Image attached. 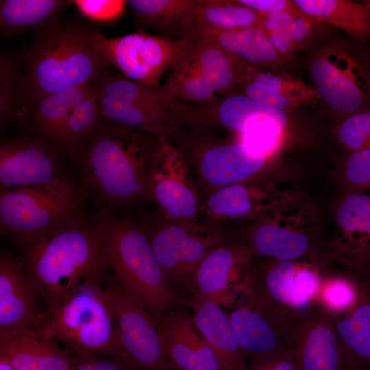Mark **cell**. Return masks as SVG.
Instances as JSON below:
<instances>
[{
	"mask_svg": "<svg viewBox=\"0 0 370 370\" xmlns=\"http://www.w3.org/2000/svg\"><path fill=\"white\" fill-rule=\"evenodd\" d=\"M162 143L155 134L99 121L80 162L86 183L106 210L149 199V177Z\"/></svg>",
	"mask_w": 370,
	"mask_h": 370,
	"instance_id": "obj_1",
	"label": "cell"
},
{
	"mask_svg": "<svg viewBox=\"0 0 370 370\" xmlns=\"http://www.w3.org/2000/svg\"><path fill=\"white\" fill-rule=\"evenodd\" d=\"M25 249L27 278L45 302L47 311L83 286L105 279L110 268L96 221L82 214Z\"/></svg>",
	"mask_w": 370,
	"mask_h": 370,
	"instance_id": "obj_2",
	"label": "cell"
},
{
	"mask_svg": "<svg viewBox=\"0 0 370 370\" xmlns=\"http://www.w3.org/2000/svg\"><path fill=\"white\" fill-rule=\"evenodd\" d=\"M95 30L84 25L63 23L60 19L35 30V40L22 58L20 107L89 84L109 72L110 65L94 45Z\"/></svg>",
	"mask_w": 370,
	"mask_h": 370,
	"instance_id": "obj_3",
	"label": "cell"
},
{
	"mask_svg": "<svg viewBox=\"0 0 370 370\" xmlns=\"http://www.w3.org/2000/svg\"><path fill=\"white\" fill-rule=\"evenodd\" d=\"M95 221L115 278L159 323L174 296L147 230L106 209Z\"/></svg>",
	"mask_w": 370,
	"mask_h": 370,
	"instance_id": "obj_4",
	"label": "cell"
},
{
	"mask_svg": "<svg viewBox=\"0 0 370 370\" xmlns=\"http://www.w3.org/2000/svg\"><path fill=\"white\" fill-rule=\"evenodd\" d=\"M103 280L83 286L54 309L43 312L42 323L31 334L49 342H63L78 357L117 358L114 309Z\"/></svg>",
	"mask_w": 370,
	"mask_h": 370,
	"instance_id": "obj_5",
	"label": "cell"
},
{
	"mask_svg": "<svg viewBox=\"0 0 370 370\" xmlns=\"http://www.w3.org/2000/svg\"><path fill=\"white\" fill-rule=\"evenodd\" d=\"M168 71L161 89L175 101L193 105L219 100L257 71L221 47L200 40H191Z\"/></svg>",
	"mask_w": 370,
	"mask_h": 370,
	"instance_id": "obj_6",
	"label": "cell"
},
{
	"mask_svg": "<svg viewBox=\"0 0 370 370\" xmlns=\"http://www.w3.org/2000/svg\"><path fill=\"white\" fill-rule=\"evenodd\" d=\"M180 123L198 127L218 126L239 134V141L257 156L266 158L279 143L286 116L243 95H228L206 104L175 101Z\"/></svg>",
	"mask_w": 370,
	"mask_h": 370,
	"instance_id": "obj_7",
	"label": "cell"
},
{
	"mask_svg": "<svg viewBox=\"0 0 370 370\" xmlns=\"http://www.w3.org/2000/svg\"><path fill=\"white\" fill-rule=\"evenodd\" d=\"M83 197L71 182L53 188L3 190L0 197L2 232L26 248L61 224L81 214Z\"/></svg>",
	"mask_w": 370,
	"mask_h": 370,
	"instance_id": "obj_8",
	"label": "cell"
},
{
	"mask_svg": "<svg viewBox=\"0 0 370 370\" xmlns=\"http://www.w3.org/2000/svg\"><path fill=\"white\" fill-rule=\"evenodd\" d=\"M95 83L99 121L127 125L169 140L178 130L175 102L160 87H147L110 72Z\"/></svg>",
	"mask_w": 370,
	"mask_h": 370,
	"instance_id": "obj_9",
	"label": "cell"
},
{
	"mask_svg": "<svg viewBox=\"0 0 370 370\" xmlns=\"http://www.w3.org/2000/svg\"><path fill=\"white\" fill-rule=\"evenodd\" d=\"M116 327L117 359L132 370H173L159 323L114 278L106 285Z\"/></svg>",
	"mask_w": 370,
	"mask_h": 370,
	"instance_id": "obj_10",
	"label": "cell"
},
{
	"mask_svg": "<svg viewBox=\"0 0 370 370\" xmlns=\"http://www.w3.org/2000/svg\"><path fill=\"white\" fill-rule=\"evenodd\" d=\"M191 42L138 32L109 38L95 29L93 43L110 65L123 76L141 85L158 88L162 75Z\"/></svg>",
	"mask_w": 370,
	"mask_h": 370,
	"instance_id": "obj_11",
	"label": "cell"
},
{
	"mask_svg": "<svg viewBox=\"0 0 370 370\" xmlns=\"http://www.w3.org/2000/svg\"><path fill=\"white\" fill-rule=\"evenodd\" d=\"M149 197L165 219L182 225L202 223L197 188L184 154L171 142L162 143L151 171Z\"/></svg>",
	"mask_w": 370,
	"mask_h": 370,
	"instance_id": "obj_12",
	"label": "cell"
},
{
	"mask_svg": "<svg viewBox=\"0 0 370 370\" xmlns=\"http://www.w3.org/2000/svg\"><path fill=\"white\" fill-rule=\"evenodd\" d=\"M147 232L168 282L190 280L206 255L225 241L223 229L204 223L182 225L165 220Z\"/></svg>",
	"mask_w": 370,
	"mask_h": 370,
	"instance_id": "obj_13",
	"label": "cell"
},
{
	"mask_svg": "<svg viewBox=\"0 0 370 370\" xmlns=\"http://www.w3.org/2000/svg\"><path fill=\"white\" fill-rule=\"evenodd\" d=\"M62 153L33 136L22 135L0 145V183L4 189L53 188L70 182L61 173Z\"/></svg>",
	"mask_w": 370,
	"mask_h": 370,
	"instance_id": "obj_14",
	"label": "cell"
},
{
	"mask_svg": "<svg viewBox=\"0 0 370 370\" xmlns=\"http://www.w3.org/2000/svg\"><path fill=\"white\" fill-rule=\"evenodd\" d=\"M291 334L299 370H346L332 315L317 302L294 315Z\"/></svg>",
	"mask_w": 370,
	"mask_h": 370,
	"instance_id": "obj_15",
	"label": "cell"
},
{
	"mask_svg": "<svg viewBox=\"0 0 370 370\" xmlns=\"http://www.w3.org/2000/svg\"><path fill=\"white\" fill-rule=\"evenodd\" d=\"M311 75L319 96L332 109L356 113L367 101L368 79L349 54L334 51L314 61Z\"/></svg>",
	"mask_w": 370,
	"mask_h": 370,
	"instance_id": "obj_16",
	"label": "cell"
},
{
	"mask_svg": "<svg viewBox=\"0 0 370 370\" xmlns=\"http://www.w3.org/2000/svg\"><path fill=\"white\" fill-rule=\"evenodd\" d=\"M274 193L263 178L248 180L216 190L200 206L204 224L223 229L225 224L263 219L274 205Z\"/></svg>",
	"mask_w": 370,
	"mask_h": 370,
	"instance_id": "obj_17",
	"label": "cell"
},
{
	"mask_svg": "<svg viewBox=\"0 0 370 370\" xmlns=\"http://www.w3.org/2000/svg\"><path fill=\"white\" fill-rule=\"evenodd\" d=\"M35 290L19 261L0 258V340L31 333L40 328L43 312L36 306Z\"/></svg>",
	"mask_w": 370,
	"mask_h": 370,
	"instance_id": "obj_18",
	"label": "cell"
},
{
	"mask_svg": "<svg viewBox=\"0 0 370 370\" xmlns=\"http://www.w3.org/2000/svg\"><path fill=\"white\" fill-rule=\"evenodd\" d=\"M297 268L291 260H276L258 270L249 264L241 282L247 303L283 320L299 313L295 303Z\"/></svg>",
	"mask_w": 370,
	"mask_h": 370,
	"instance_id": "obj_19",
	"label": "cell"
},
{
	"mask_svg": "<svg viewBox=\"0 0 370 370\" xmlns=\"http://www.w3.org/2000/svg\"><path fill=\"white\" fill-rule=\"evenodd\" d=\"M266 160L251 152L241 142L217 143L200 150L197 156L196 169L210 194L256 175L264 166Z\"/></svg>",
	"mask_w": 370,
	"mask_h": 370,
	"instance_id": "obj_20",
	"label": "cell"
},
{
	"mask_svg": "<svg viewBox=\"0 0 370 370\" xmlns=\"http://www.w3.org/2000/svg\"><path fill=\"white\" fill-rule=\"evenodd\" d=\"M165 351L177 370H219L214 354L182 310L167 312L159 322Z\"/></svg>",
	"mask_w": 370,
	"mask_h": 370,
	"instance_id": "obj_21",
	"label": "cell"
},
{
	"mask_svg": "<svg viewBox=\"0 0 370 370\" xmlns=\"http://www.w3.org/2000/svg\"><path fill=\"white\" fill-rule=\"evenodd\" d=\"M228 317L245 352L256 356L291 351V319L274 317L248 303L238 305Z\"/></svg>",
	"mask_w": 370,
	"mask_h": 370,
	"instance_id": "obj_22",
	"label": "cell"
},
{
	"mask_svg": "<svg viewBox=\"0 0 370 370\" xmlns=\"http://www.w3.org/2000/svg\"><path fill=\"white\" fill-rule=\"evenodd\" d=\"M193 319L203 338L212 349L219 370H247L245 351L227 315L219 304L195 295L189 301Z\"/></svg>",
	"mask_w": 370,
	"mask_h": 370,
	"instance_id": "obj_23",
	"label": "cell"
},
{
	"mask_svg": "<svg viewBox=\"0 0 370 370\" xmlns=\"http://www.w3.org/2000/svg\"><path fill=\"white\" fill-rule=\"evenodd\" d=\"M251 252L245 247L225 241L214 248L190 279L195 295L219 303L231 283L245 275L250 263Z\"/></svg>",
	"mask_w": 370,
	"mask_h": 370,
	"instance_id": "obj_24",
	"label": "cell"
},
{
	"mask_svg": "<svg viewBox=\"0 0 370 370\" xmlns=\"http://www.w3.org/2000/svg\"><path fill=\"white\" fill-rule=\"evenodd\" d=\"M346 370H370V282L348 310L332 314Z\"/></svg>",
	"mask_w": 370,
	"mask_h": 370,
	"instance_id": "obj_25",
	"label": "cell"
},
{
	"mask_svg": "<svg viewBox=\"0 0 370 370\" xmlns=\"http://www.w3.org/2000/svg\"><path fill=\"white\" fill-rule=\"evenodd\" d=\"M55 92L22 105L15 118L23 127H30L33 136L55 146L66 119L88 93L91 84Z\"/></svg>",
	"mask_w": 370,
	"mask_h": 370,
	"instance_id": "obj_26",
	"label": "cell"
},
{
	"mask_svg": "<svg viewBox=\"0 0 370 370\" xmlns=\"http://www.w3.org/2000/svg\"><path fill=\"white\" fill-rule=\"evenodd\" d=\"M187 38L217 45L256 71L257 66L273 64L280 58L266 33L258 27L232 30L195 27Z\"/></svg>",
	"mask_w": 370,
	"mask_h": 370,
	"instance_id": "obj_27",
	"label": "cell"
},
{
	"mask_svg": "<svg viewBox=\"0 0 370 370\" xmlns=\"http://www.w3.org/2000/svg\"><path fill=\"white\" fill-rule=\"evenodd\" d=\"M243 83L246 97L282 112L319 97L316 89L302 80L269 71H255Z\"/></svg>",
	"mask_w": 370,
	"mask_h": 370,
	"instance_id": "obj_28",
	"label": "cell"
},
{
	"mask_svg": "<svg viewBox=\"0 0 370 370\" xmlns=\"http://www.w3.org/2000/svg\"><path fill=\"white\" fill-rule=\"evenodd\" d=\"M0 356L16 370H76L77 358L31 333L0 340Z\"/></svg>",
	"mask_w": 370,
	"mask_h": 370,
	"instance_id": "obj_29",
	"label": "cell"
},
{
	"mask_svg": "<svg viewBox=\"0 0 370 370\" xmlns=\"http://www.w3.org/2000/svg\"><path fill=\"white\" fill-rule=\"evenodd\" d=\"M136 22L175 39L186 38L197 0L127 1Z\"/></svg>",
	"mask_w": 370,
	"mask_h": 370,
	"instance_id": "obj_30",
	"label": "cell"
},
{
	"mask_svg": "<svg viewBox=\"0 0 370 370\" xmlns=\"http://www.w3.org/2000/svg\"><path fill=\"white\" fill-rule=\"evenodd\" d=\"M72 4L65 0L0 1L1 39L16 36L27 29H40L60 19L61 12Z\"/></svg>",
	"mask_w": 370,
	"mask_h": 370,
	"instance_id": "obj_31",
	"label": "cell"
},
{
	"mask_svg": "<svg viewBox=\"0 0 370 370\" xmlns=\"http://www.w3.org/2000/svg\"><path fill=\"white\" fill-rule=\"evenodd\" d=\"M310 18L340 27L351 36H370V13L365 5L347 0H294Z\"/></svg>",
	"mask_w": 370,
	"mask_h": 370,
	"instance_id": "obj_32",
	"label": "cell"
},
{
	"mask_svg": "<svg viewBox=\"0 0 370 370\" xmlns=\"http://www.w3.org/2000/svg\"><path fill=\"white\" fill-rule=\"evenodd\" d=\"M98 122V97L94 82L61 128L55 147L71 159L80 161Z\"/></svg>",
	"mask_w": 370,
	"mask_h": 370,
	"instance_id": "obj_33",
	"label": "cell"
},
{
	"mask_svg": "<svg viewBox=\"0 0 370 370\" xmlns=\"http://www.w3.org/2000/svg\"><path fill=\"white\" fill-rule=\"evenodd\" d=\"M252 249L260 255L278 260H291L306 255L310 243L306 235L283 227L268 219L253 232Z\"/></svg>",
	"mask_w": 370,
	"mask_h": 370,
	"instance_id": "obj_34",
	"label": "cell"
},
{
	"mask_svg": "<svg viewBox=\"0 0 370 370\" xmlns=\"http://www.w3.org/2000/svg\"><path fill=\"white\" fill-rule=\"evenodd\" d=\"M258 21L259 13L237 1L197 0L188 34L195 27L232 30L257 27Z\"/></svg>",
	"mask_w": 370,
	"mask_h": 370,
	"instance_id": "obj_35",
	"label": "cell"
},
{
	"mask_svg": "<svg viewBox=\"0 0 370 370\" xmlns=\"http://www.w3.org/2000/svg\"><path fill=\"white\" fill-rule=\"evenodd\" d=\"M337 221L347 250L370 254V195L352 192L341 201Z\"/></svg>",
	"mask_w": 370,
	"mask_h": 370,
	"instance_id": "obj_36",
	"label": "cell"
},
{
	"mask_svg": "<svg viewBox=\"0 0 370 370\" xmlns=\"http://www.w3.org/2000/svg\"><path fill=\"white\" fill-rule=\"evenodd\" d=\"M23 98L22 69L10 54L1 53L0 57V121L4 125L19 108Z\"/></svg>",
	"mask_w": 370,
	"mask_h": 370,
	"instance_id": "obj_37",
	"label": "cell"
},
{
	"mask_svg": "<svg viewBox=\"0 0 370 370\" xmlns=\"http://www.w3.org/2000/svg\"><path fill=\"white\" fill-rule=\"evenodd\" d=\"M361 282L341 276L323 279L316 302L332 314L345 311L358 301Z\"/></svg>",
	"mask_w": 370,
	"mask_h": 370,
	"instance_id": "obj_38",
	"label": "cell"
},
{
	"mask_svg": "<svg viewBox=\"0 0 370 370\" xmlns=\"http://www.w3.org/2000/svg\"><path fill=\"white\" fill-rule=\"evenodd\" d=\"M340 141L352 152L370 148V111L352 114L338 131Z\"/></svg>",
	"mask_w": 370,
	"mask_h": 370,
	"instance_id": "obj_39",
	"label": "cell"
},
{
	"mask_svg": "<svg viewBox=\"0 0 370 370\" xmlns=\"http://www.w3.org/2000/svg\"><path fill=\"white\" fill-rule=\"evenodd\" d=\"M84 17L91 21L109 23L123 15L127 1L122 0H74L71 1Z\"/></svg>",
	"mask_w": 370,
	"mask_h": 370,
	"instance_id": "obj_40",
	"label": "cell"
},
{
	"mask_svg": "<svg viewBox=\"0 0 370 370\" xmlns=\"http://www.w3.org/2000/svg\"><path fill=\"white\" fill-rule=\"evenodd\" d=\"M345 176L353 192L370 189V148L352 153L345 164Z\"/></svg>",
	"mask_w": 370,
	"mask_h": 370,
	"instance_id": "obj_41",
	"label": "cell"
},
{
	"mask_svg": "<svg viewBox=\"0 0 370 370\" xmlns=\"http://www.w3.org/2000/svg\"><path fill=\"white\" fill-rule=\"evenodd\" d=\"M249 370H299L291 351L256 355Z\"/></svg>",
	"mask_w": 370,
	"mask_h": 370,
	"instance_id": "obj_42",
	"label": "cell"
},
{
	"mask_svg": "<svg viewBox=\"0 0 370 370\" xmlns=\"http://www.w3.org/2000/svg\"><path fill=\"white\" fill-rule=\"evenodd\" d=\"M303 12L296 10L269 14H260L258 26L266 34L276 32H289L295 17Z\"/></svg>",
	"mask_w": 370,
	"mask_h": 370,
	"instance_id": "obj_43",
	"label": "cell"
},
{
	"mask_svg": "<svg viewBox=\"0 0 370 370\" xmlns=\"http://www.w3.org/2000/svg\"><path fill=\"white\" fill-rule=\"evenodd\" d=\"M76 370H132L117 358H101L97 356L77 357Z\"/></svg>",
	"mask_w": 370,
	"mask_h": 370,
	"instance_id": "obj_44",
	"label": "cell"
},
{
	"mask_svg": "<svg viewBox=\"0 0 370 370\" xmlns=\"http://www.w3.org/2000/svg\"><path fill=\"white\" fill-rule=\"evenodd\" d=\"M237 1L260 14L290 11L297 8L293 1L286 0H237Z\"/></svg>",
	"mask_w": 370,
	"mask_h": 370,
	"instance_id": "obj_45",
	"label": "cell"
},
{
	"mask_svg": "<svg viewBox=\"0 0 370 370\" xmlns=\"http://www.w3.org/2000/svg\"><path fill=\"white\" fill-rule=\"evenodd\" d=\"M267 35L279 55L288 56L297 46L288 32H276Z\"/></svg>",
	"mask_w": 370,
	"mask_h": 370,
	"instance_id": "obj_46",
	"label": "cell"
},
{
	"mask_svg": "<svg viewBox=\"0 0 370 370\" xmlns=\"http://www.w3.org/2000/svg\"><path fill=\"white\" fill-rule=\"evenodd\" d=\"M0 370H16L4 358L0 356Z\"/></svg>",
	"mask_w": 370,
	"mask_h": 370,
	"instance_id": "obj_47",
	"label": "cell"
},
{
	"mask_svg": "<svg viewBox=\"0 0 370 370\" xmlns=\"http://www.w3.org/2000/svg\"><path fill=\"white\" fill-rule=\"evenodd\" d=\"M365 5L367 7V8L368 9L369 13H370V1H367Z\"/></svg>",
	"mask_w": 370,
	"mask_h": 370,
	"instance_id": "obj_48",
	"label": "cell"
}]
</instances>
